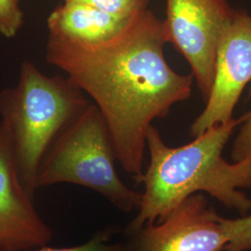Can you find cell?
I'll list each match as a JSON object with an SVG mask.
<instances>
[{"label":"cell","mask_w":251,"mask_h":251,"mask_svg":"<svg viewBox=\"0 0 251 251\" xmlns=\"http://www.w3.org/2000/svg\"><path fill=\"white\" fill-rule=\"evenodd\" d=\"M221 216L203 194H195L162 222L128 233L125 251H223L227 238Z\"/></svg>","instance_id":"obj_7"},{"label":"cell","mask_w":251,"mask_h":251,"mask_svg":"<svg viewBox=\"0 0 251 251\" xmlns=\"http://www.w3.org/2000/svg\"><path fill=\"white\" fill-rule=\"evenodd\" d=\"M150 0H63V2L79 3L100 9L110 14L129 18L148 9Z\"/></svg>","instance_id":"obj_12"},{"label":"cell","mask_w":251,"mask_h":251,"mask_svg":"<svg viewBox=\"0 0 251 251\" xmlns=\"http://www.w3.org/2000/svg\"><path fill=\"white\" fill-rule=\"evenodd\" d=\"M251 82V15L234 9L217 46L214 79L205 109L191 126L195 138L233 118L243 90Z\"/></svg>","instance_id":"obj_6"},{"label":"cell","mask_w":251,"mask_h":251,"mask_svg":"<svg viewBox=\"0 0 251 251\" xmlns=\"http://www.w3.org/2000/svg\"><path fill=\"white\" fill-rule=\"evenodd\" d=\"M90 101L67 77L50 76L35 63L21 64L15 87L0 90V123L12 148L19 176L35 198L40 163L56 137Z\"/></svg>","instance_id":"obj_3"},{"label":"cell","mask_w":251,"mask_h":251,"mask_svg":"<svg viewBox=\"0 0 251 251\" xmlns=\"http://www.w3.org/2000/svg\"><path fill=\"white\" fill-rule=\"evenodd\" d=\"M19 176L9 136L0 123V251H23L51 241V228L36 210Z\"/></svg>","instance_id":"obj_8"},{"label":"cell","mask_w":251,"mask_h":251,"mask_svg":"<svg viewBox=\"0 0 251 251\" xmlns=\"http://www.w3.org/2000/svg\"><path fill=\"white\" fill-rule=\"evenodd\" d=\"M117 155L104 118L89 103L64 126L46 152L36 175V189L73 183L101 195L121 211L138 209L142 193L119 178Z\"/></svg>","instance_id":"obj_4"},{"label":"cell","mask_w":251,"mask_h":251,"mask_svg":"<svg viewBox=\"0 0 251 251\" xmlns=\"http://www.w3.org/2000/svg\"><path fill=\"white\" fill-rule=\"evenodd\" d=\"M130 18L116 16L84 4L63 2L50 12L47 25L50 35L96 43L115 36Z\"/></svg>","instance_id":"obj_9"},{"label":"cell","mask_w":251,"mask_h":251,"mask_svg":"<svg viewBox=\"0 0 251 251\" xmlns=\"http://www.w3.org/2000/svg\"><path fill=\"white\" fill-rule=\"evenodd\" d=\"M167 43L163 20L149 9L96 43L48 36L47 62L94 100L117 161L134 179L144 172L146 132L152 121L192 95L194 76L171 68L164 53Z\"/></svg>","instance_id":"obj_1"},{"label":"cell","mask_w":251,"mask_h":251,"mask_svg":"<svg viewBox=\"0 0 251 251\" xmlns=\"http://www.w3.org/2000/svg\"><path fill=\"white\" fill-rule=\"evenodd\" d=\"M251 98V86L250 89ZM241 128L233 144L231 157L233 162L251 158V111L244 115Z\"/></svg>","instance_id":"obj_14"},{"label":"cell","mask_w":251,"mask_h":251,"mask_svg":"<svg viewBox=\"0 0 251 251\" xmlns=\"http://www.w3.org/2000/svg\"><path fill=\"white\" fill-rule=\"evenodd\" d=\"M220 224L228 241L225 251L251 250V214L238 219L221 217Z\"/></svg>","instance_id":"obj_10"},{"label":"cell","mask_w":251,"mask_h":251,"mask_svg":"<svg viewBox=\"0 0 251 251\" xmlns=\"http://www.w3.org/2000/svg\"><path fill=\"white\" fill-rule=\"evenodd\" d=\"M24 20L21 0H0V35L7 38L17 36Z\"/></svg>","instance_id":"obj_13"},{"label":"cell","mask_w":251,"mask_h":251,"mask_svg":"<svg viewBox=\"0 0 251 251\" xmlns=\"http://www.w3.org/2000/svg\"><path fill=\"white\" fill-rule=\"evenodd\" d=\"M233 12L228 0H167L168 43L187 61L205 101L213 85L217 46Z\"/></svg>","instance_id":"obj_5"},{"label":"cell","mask_w":251,"mask_h":251,"mask_svg":"<svg viewBox=\"0 0 251 251\" xmlns=\"http://www.w3.org/2000/svg\"><path fill=\"white\" fill-rule=\"evenodd\" d=\"M117 233L116 226H110L94 233L89 241L72 248H50L41 247L23 251H125V245L112 243L113 235Z\"/></svg>","instance_id":"obj_11"},{"label":"cell","mask_w":251,"mask_h":251,"mask_svg":"<svg viewBox=\"0 0 251 251\" xmlns=\"http://www.w3.org/2000/svg\"><path fill=\"white\" fill-rule=\"evenodd\" d=\"M244 116L214 126L190 144L171 147L155 126L146 132L150 163L136 178L144 184L138 214L126 228V234L144 225L162 222L189 197L205 192L225 207L247 215L251 198L242 189H251V158L229 163L223 157L225 146Z\"/></svg>","instance_id":"obj_2"}]
</instances>
